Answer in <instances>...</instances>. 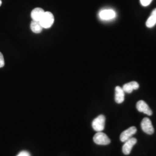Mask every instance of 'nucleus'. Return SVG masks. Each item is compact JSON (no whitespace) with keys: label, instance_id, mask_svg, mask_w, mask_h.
<instances>
[{"label":"nucleus","instance_id":"obj_1","mask_svg":"<svg viewBox=\"0 0 156 156\" xmlns=\"http://www.w3.org/2000/svg\"><path fill=\"white\" fill-rule=\"evenodd\" d=\"M55 22V17L50 12H45L39 23L43 28H49Z\"/></svg>","mask_w":156,"mask_h":156},{"label":"nucleus","instance_id":"obj_2","mask_svg":"<svg viewBox=\"0 0 156 156\" xmlns=\"http://www.w3.org/2000/svg\"><path fill=\"white\" fill-rule=\"evenodd\" d=\"M105 117L103 115H100L94 119L92 122V127L95 131L101 132L105 128Z\"/></svg>","mask_w":156,"mask_h":156},{"label":"nucleus","instance_id":"obj_3","mask_svg":"<svg viewBox=\"0 0 156 156\" xmlns=\"http://www.w3.org/2000/svg\"><path fill=\"white\" fill-rule=\"evenodd\" d=\"M93 140L97 145H107L111 143V140L106 134L102 132H97L93 137Z\"/></svg>","mask_w":156,"mask_h":156},{"label":"nucleus","instance_id":"obj_4","mask_svg":"<svg viewBox=\"0 0 156 156\" xmlns=\"http://www.w3.org/2000/svg\"><path fill=\"white\" fill-rule=\"evenodd\" d=\"M141 128L144 132L149 135H151L154 132V129L152 125L151 122L147 117H145L142 120L141 122Z\"/></svg>","mask_w":156,"mask_h":156},{"label":"nucleus","instance_id":"obj_5","mask_svg":"<svg viewBox=\"0 0 156 156\" xmlns=\"http://www.w3.org/2000/svg\"><path fill=\"white\" fill-rule=\"evenodd\" d=\"M136 142L137 140L135 138H131L127 141H126L122 148L123 153L125 155L129 154L133 146L136 144Z\"/></svg>","mask_w":156,"mask_h":156},{"label":"nucleus","instance_id":"obj_6","mask_svg":"<svg viewBox=\"0 0 156 156\" xmlns=\"http://www.w3.org/2000/svg\"><path fill=\"white\" fill-rule=\"evenodd\" d=\"M116 16L115 11L112 9H104L99 13V17L102 20H109Z\"/></svg>","mask_w":156,"mask_h":156},{"label":"nucleus","instance_id":"obj_7","mask_svg":"<svg viewBox=\"0 0 156 156\" xmlns=\"http://www.w3.org/2000/svg\"><path fill=\"white\" fill-rule=\"evenodd\" d=\"M137 131L136 128L135 127H131L126 130L124 131L123 133L120 135V139L122 142H125L127 140L131 138V137L135 134Z\"/></svg>","mask_w":156,"mask_h":156},{"label":"nucleus","instance_id":"obj_8","mask_svg":"<svg viewBox=\"0 0 156 156\" xmlns=\"http://www.w3.org/2000/svg\"><path fill=\"white\" fill-rule=\"evenodd\" d=\"M136 109L140 112H143L149 116H151L153 114V112L144 101L140 100L136 103Z\"/></svg>","mask_w":156,"mask_h":156},{"label":"nucleus","instance_id":"obj_9","mask_svg":"<svg viewBox=\"0 0 156 156\" xmlns=\"http://www.w3.org/2000/svg\"><path fill=\"white\" fill-rule=\"evenodd\" d=\"M45 12L44 10L41 8H36L34 9L31 13V16L33 20L39 22Z\"/></svg>","mask_w":156,"mask_h":156},{"label":"nucleus","instance_id":"obj_10","mask_svg":"<svg viewBox=\"0 0 156 156\" xmlns=\"http://www.w3.org/2000/svg\"><path fill=\"white\" fill-rule=\"evenodd\" d=\"M124 91L123 88L120 86H116L115 88V101L117 104H122L124 101Z\"/></svg>","mask_w":156,"mask_h":156},{"label":"nucleus","instance_id":"obj_11","mask_svg":"<svg viewBox=\"0 0 156 156\" xmlns=\"http://www.w3.org/2000/svg\"><path fill=\"white\" fill-rule=\"evenodd\" d=\"M140 85L136 82L133 81L131 82H129L128 83L125 84L123 85V89L124 92H126L127 93H131L133 90H137L139 89Z\"/></svg>","mask_w":156,"mask_h":156},{"label":"nucleus","instance_id":"obj_12","mask_svg":"<svg viewBox=\"0 0 156 156\" xmlns=\"http://www.w3.org/2000/svg\"><path fill=\"white\" fill-rule=\"evenodd\" d=\"M156 24V8L151 13V16L146 22V26L148 28H152Z\"/></svg>","mask_w":156,"mask_h":156},{"label":"nucleus","instance_id":"obj_13","mask_svg":"<svg viewBox=\"0 0 156 156\" xmlns=\"http://www.w3.org/2000/svg\"><path fill=\"white\" fill-rule=\"evenodd\" d=\"M30 27H31L32 31L34 33L36 34L41 33V31H42V29H43V27L41 25L39 22L35 21V20H33L31 23Z\"/></svg>","mask_w":156,"mask_h":156},{"label":"nucleus","instance_id":"obj_14","mask_svg":"<svg viewBox=\"0 0 156 156\" xmlns=\"http://www.w3.org/2000/svg\"><path fill=\"white\" fill-rule=\"evenodd\" d=\"M153 0H140L141 5L144 6H147L151 4Z\"/></svg>","mask_w":156,"mask_h":156},{"label":"nucleus","instance_id":"obj_15","mask_svg":"<svg viewBox=\"0 0 156 156\" xmlns=\"http://www.w3.org/2000/svg\"><path fill=\"white\" fill-rule=\"evenodd\" d=\"M4 65H5V61L4 58V56L1 53V52H0V68L4 67Z\"/></svg>","mask_w":156,"mask_h":156},{"label":"nucleus","instance_id":"obj_16","mask_svg":"<svg viewBox=\"0 0 156 156\" xmlns=\"http://www.w3.org/2000/svg\"><path fill=\"white\" fill-rule=\"evenodd\" d=\"M17 156H30V154L27 151H22L20 152Z\"/></svg>","mask_w":156,"mask_h":156},{"label":"nucleus","instance_id":"obj_17","mask_svg":"<svg viewBox=\"0 0 156 156\" xmlns=\"http://www.w3.org/2000/svg\"><path fill=\"white\" fill-rule=\"evenodd\" d=\"M1 5H2V1H1V0H0V6H1Z\"/></svg>","mask_w":156,"mask_h":156}]
</instances>
